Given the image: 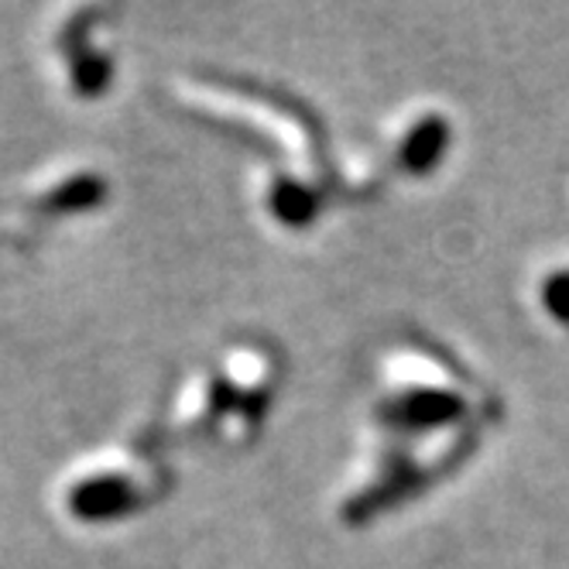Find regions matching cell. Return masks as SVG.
Returning <instances> with one entry per match:
<instances>
[{
  "label": "cell",
  "instance_id": "obj_1",
  "mask_svg": "<svg viewBox=\"0 0 569 569\" xmlns=\"http://www.w3.org/2000/svg\"><path fill=\"white\" fill-rule=\"evenodd\" d=\"M546 306H549L556 316L569 319V274H559V278H552V281L546 284Z\"/></svg>",
  "mask_w": 569,
  "mask_h": 569
}]
</instances>
